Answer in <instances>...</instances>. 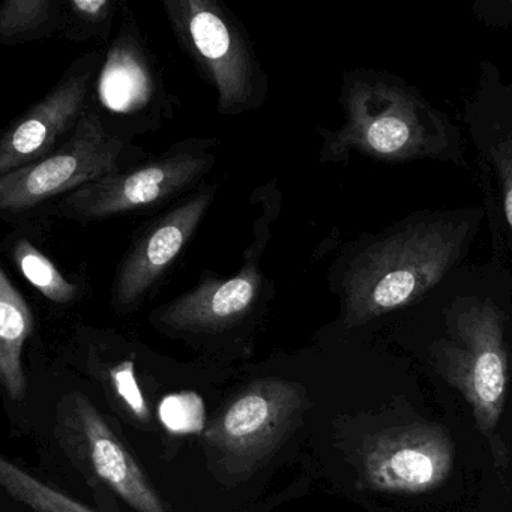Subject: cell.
<instances>
[{
	"mask_svg": "<svg viewBox=\"0 0 512 512\" xmlns=\"http://www.w3.org/2000/svg\"><path fill=\"white\" fill-rule=\"evenodd\" d=\"M485 223L484 205L421 209L346 242L328 271L343 328L409 313L466 265Z\"/></svg>",
	"mask_w": 512,
	"mask_h": 512,
	"instance_id": "1",
	"label": "cell"
},
{
	"mask_svg": "<svg viewBox=\"0 0 512 512\" xmlns=\"http://www.w3.org/2000/svg\"><path fill=\"white\" fill-rule=\"evenodd\" d=\"M338 103L341 127L317 130L320 164H343L358 154L385 164L434 161L469 172L461 124L403 77L353 68L341 77Z\"/></svg>",
	"mask_w": 512,
	"mask_h": 512,
	"instance_id": "2",
	"label": "cell"
},
{
	"mask_svg": "<svg viewBox=\"0 0 512 512\" xmlns=\"http://www.w3.org/2000/svg\"><path fill=\"white\" fill-rule=\"evenodd\" d=\"M442 335L431 343L437 371L463 394L479 430H496L508 385L506 326L512 311V272L491 259L466 263L433 290Z\"/></svg>",
	"mask_w": 512,
	"mask_h": 512,
	"instance_id": "3",
	"label": "cell"
},
{
	"mask_svg": "<svg viewBox=\"0 0 512 512\" xmlns=\"http://www.w3.org/2000/svg\"><path fill=\"white\" fill-rule=\"evenodd\" d=\"M176 40L217 94V112L238 116L259 110L268 77L253 41L232 11L215 0H166Z\"/></svg>",
	"mask_w": 512,
	"mask_h": 512,
	"instance_id": "4",
	"label": "cell"
},
{
	"mask_svg": "<svg viewBox=\"0 0 512 512\" xmlns=\"http://www.w3.org/2000/svg\"><path fill=\"white\" fill-rule=\"evenodd\" d=\"M143 152L125 134L107 125L92 104L76 133L52 155L0 176V211L29 214L107 175L142 161Z\"/></svg>",
	"mask_w": 512,
	"mask_h": 512,
	"instance_id": "5",
	"label": "cell"
},
{
	"mask_svg": "<svg viewBox=\"0 0 512 512\" xmlns=\"http://www.w3.org/2000/svg\"><path fill=\"white\" fill-rule=\"evenodd\" d=\"M215 140L176 143L157 158L104 176L55 200L46 214L77 223L109 220L164 205L193 191L214 167Z\"/></svg>",
	"mask_w": 512,
	"mask_h": 512,
	"instance_id": "6",
	"label": "cell"
},
{
	"mask_svg": "<svg viewBox=\"0 0 512 512\" xmlns=\"http://www.w3.org/2000/svg\"><path fill=\"white\" fill-rule=\"evenodd\" d=\"M461 127L475 151L491 235V259L509 265L512 254V77L482 59L461 112Z\"/></svg>",
	"mask_w": 512,
	"mask_h": 512,
	"instance_id": "7",
	"label": "cell"
},
{
	"mask_svg": "<svg viewBox=\"0 0 512 512\" xmlns=\"http://www.w3.org/2000/svg\"><path fill=\"white\" fill-rule=\"evenodd\" d=\"M278 212L266 206L254 224V242L242 254V268L232 277L203 272L196 287L152 313L158 328L179 335H217L241 325L256 313L272 290L260 269Z\"/></svg>",
	"mask_w": 512,
	"mask_h": 512,
	"instance_id": "8",
	"label": "cell"
},
{
	"mask_svg": "<svg viewBox=\"0 0 512 512\" xmlns=\"http://www.w3.org/2000/svg\"><path fill=\"white\" fill-rule=\"evenodd\" d=\"M305 409L304 391L281 379L251 383L206 431L230 473L259 469L292 434Z\"/></svg>",
	"mask_w": 512,
	"mask_h": 512,
	"instance_id": "9",
	"label": "cell"
},
{
	"mask_svg": "<svg viewBox=\"0 0 512 512\" xmlns=\"http://www.w3.org/2000/svg\"><path fill=\"white\" fill-rule=\"evenodd\" d=\"M215 196V185L200 187L134 235L112 284L113 307L119 314L136 310L157 290L205 220Z\"/></svg>",
	"mask_w": 512,
	"mask_h": 512,
	"instance_id": "10",
	"label": "cell"
},
{
	"mask_svg": "<svg viewBox=\"0 0 512 512\" xmlns=\"http://www.w3.org/2000/svg\"><path fill=\"white\" fill-rule=\"evenodd\" d=\"M101 56L80 58L61 82L20 118L0 139V176L37 163L61 148L94 104Z\"/></svg>",
	"mask_w": 512,
	"mask_h": 512,
	"instance_id": "11",
	"label": "cell"
},
{
	"mask_svg": "<svg viewBox=\"0 0 512 512\" xmlns=\"http://www.w3.org/2000/svg\"><path fill=\"white\" fill-rule=\"evenodd\" d=\"M59 430L74 460L128 505L139 512H166L133 455L88 398L71 394L62 401Z\"/></svg>",
	"mask_w": 512,
	"mask_h": 512,
	"instance_id": "12",
	"label": "cell"
},
{
	"mask_svg": "<svg viewBox=\"0 0 512 512\" xmlns=\"http://www.w3.org/2000/svg\"><path fill=\"white\" fill-rule=\"evenodd\" d=\"M454 449L442 428L409 425L377 434L362 454L365 481L385 493L434 490L451 475Z\"/></svg>",
	"mask_w": 512,
	"mask_h": 512,
	"instance_id": "13",
	"label": "cell"
},
{
	"mask_svg": "<svg viewBox=\"0 0 512 512\" xmlns=\"http://www.w3.org/2000/svg\"><path fill=\"white\" fill-rule=\"evenodd\" d=\"M97 85L100 103L119 116L142 115L157 104L158 95L166 97L134 20L125 19L122 32L107 53Z\"/></svg>",
	"mask_w": 512,
	"mask_h": 512,
	"instance_id": "14",
	"label": "cell"
},
{
	"mask_svg": "<svg viewBox=\"0 0 512 512\" xmlns=\"http://www.w3.org/2000/svg\"><path fill=\"white\" fill-rule=\"evenodd\" d=\"M34 329V316L5 269H0V379L11 400L25 397L28 382L22 355Z\"/></svg>",
	"mask_w": 512,
	"mask_h": 512,
	"instance_id": "15",
	"label": "cell"
},
{
	"mask_svg": "<svg viewBox=\"0 0 512 512\" xmlns=\"http://www.w3.org/2000/svg\"><path fill=\"white\" fill-rule=\"evenodd\" d=\"M61 0H7L0 8V43H28L61 34Z\"/></svg>",
	"mask_w": 512,
	"mask_h": 512,
	"instance_id": "16",
	"label": "cell"
},
{
	"mask_svg": "<svg viewBox=\"0 0 512 512\" xmlns=\"http://www.w3.org/2000/svg\"><path fill=\"white\" fill-rule=\"evenodd\" d=\"M23 277L49 301L59 305L73 304L79 299L80 289L73 281L53 265L52 260L41 253L28 239H17L10 250Z\"/></svg>",
	"mask_w": 512,
	"mask_h": 512,
	"instance_id": "17",
	"label": "cell"
},
{
	"mask_svg": "<svg viewBox=\"0 0 512 512\" xmlns=\"http://www.w3.org/2000/svg\"><path fill=\"white\" fill-rule=\"evenodd\" d=\"M0 484L11 499L22 503L29 512H94L5 458L0 460Z\"/></svg>",
	"mask_w": 512,
	"mask_h": 512,
	"instance_id": "18",
	"label": "cell"
},
{
	"mask_svg": "<svg viewBox=\"0 0 512 512\" xmlns=\"http://www.w3.org/2000/svg\"><path fill=\"white\" fill-rule=\"evenodd\" d=\"M61 34L74 43L109 38L115 19L113 0H68L61 2Z\"/></svg>",
	"mask_w": 512,
	"mask_h": 512,
	"instance_id": "19",
	"label": "cell"
},
{
	"mask_svg": "<svg viewBox=\"0 0 512 512\" xmlns=\"http://www.w3.org/2000/svg\"><path fill=\"white\" fill-rule=\"evenodd\" d=\"M161 421L173 433H191L203 428V403L196 394H176L164 398Z\"/></svg>",
	"mask_w": 512,
	"mask_h": 512,
	"instance_id": "20",
	"label": "cell"
},
{
	"mask_svg": "<svg viewBox=\"0 0 512 512\" xmlns=\"http://www.w3.org/2000/svg\"><path fill=\"white\" fill-rule=\"evenodd\" d=\"M110 379H112L113 389H115L125 407L133 412L137 418L148 421V407H146L145 400H143L139 386H137L133 362L125 361L116 365L110 371Z\"/></svg>",
	"mask_w": 512,
	"mask_h": 512,
	"instance_id": "21",
	"label": "cell"
},
{
	"mask_svg": "<svg viewBox=\"0 0 512 512\" xmlns=\"http://www.w3.org/2000/svg\"><path fill=\"white\" fill-rule=\"evenodd\" d=\"M472 13L488 28H512V0H478L472 5Z\"/></svg>",
	"mask_w": 512,
	"mask_h": 512,
	"instance_id": "22",
	"label": "cell"
}]
</instances>
